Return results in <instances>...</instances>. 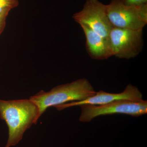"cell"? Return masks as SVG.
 I'll return each mask as SVG.
<instances>
[{
	"mask_svg": "<svg viewBox=\"0 0 147 147\" xmlns=\"http://www.w3.org/2000/svg\"><path fill=\"white\" fill-rule=\"evenodd\" d=\"M0 118L8 126L9 137L5 147L17 145L24 133L39 119L38 107L29 99L5 100L0 99Z\"/></svg>",
	"mask_w": 147,
	"mask_h": 147,
	"instance_id": "6da1fadb",
	"label": "cell"
},
{
	"mask_svg": "<svg viewBox=\"0 0 147 147\" xmlns=\"http://www.w3.org/2000/svg\"><path fill=\"white\" fill-rule=\"evenodd\" d=\"M96 93L93 87L86 79L57 86L50 91H40L30 99L36 104L39 111V117L48 108L69 102L81 101Z\"/></svg>",
	"mask_w": 147,
	"mask_h": 147,
	"instance_id": "7a4b0ae2",
	"label": "cell"
},
{
	"mask_svg": "<svg viewBox=\"0 0 147 147\" xmlns=\"http://www.w3.org/2000/svg\"><path fill=\"white\" fill-rule=\"evenodd\" d=\"M106 10L113 27L140 30L147 24V4L127 5L122 0H111Z\"/></svg>",
	"mask_w": 147,
	"mask_h": 147,
	"instance_id": "3957f363",
	"label": "cell"
},
{
	"mask_svg": "<svg viewBox=\"0 0 147 147\" xmlns=\"http://www.w3.org/2000/svg\"><path fill=\"white\" fill-rule=\"evenodd\" d=\"M80 106L82 113L79 120L82 122H89L100 116L124 114L138 117L147 113V102L144 100L139 101L121 100L103 105H83Z\"/></svg>",
	"mask_w": 147,
	"mask_h": 147,
	"instance_id": "277c9868",
	"label": "cell"
},
{
	"mask_svg": "<svg viewBox=\"0 0 147 147\" xmlns=\"http://www.w3.org/2000/svg\"><path fill=\"white\" fill-rule=\"evenodd\" d=\"M73 18L79 25L90 28L100 36L109 39L113 26L106 10V5L98 0H86L82 10L74 13Z\"/></svg>",
	"mask_w": 147,
	"mask_h": 147,
	"instance_id": "5b68a950",
	"label": "cell"
},
{
	"mask_svg": "<svg viewBox=\"0 0 147 147\" xmlns=\"http://www.w3.org/2000/svg\"><path fill=\"white\" fill-rule=\"evenodd\" d=\"M113 56L130 59L139 55L143 47V30H132L113 27L109 35Z\"/></svg>",
	"mask_w": 147,
	"mask_h": 147,
	"instance_id": "8992f818",
	"label": "cell"
},
{
	"mask_svg": "<svg viewBox=\"0 0 147 147\" xmlns=\"http://www.w3.org/2000/svg\"><path fill=\"white\" fill-rule=\"evenodd\" d=\"M127 100L131 101H139L143 100V96L141 92L137 87L128 84L125 89L120 93H110L103 91H100L96 92L94 95L81 101L64 103L57 105L55 107L59 111L65 108L80 106L83 105H101L108 104L116 100Z\"/></svg>",
	"mask_w": 147,
	"mask_h": 147,
	"instance_id": "52a82bcc",
	"label": "cell"
},
{
	"mask_svg": "<svg viewBox=\"0 0 147 147\" xmlns=\"http://www.w3.org/2000/svg\"><path fill=\"white\" fill-rule=\"evenodd\" d=\"M80 25L86 36L87 52L92 59H106L113 56L110 39L100 36L86 25Z\"/></svg>",
	"mask_w": 147,
	"mask_h": 147,
	"instance_id": "ba28073f",
	"label": "cell"
},
{
	"mask_svg": "<svg viewBox=\"0 0 147 147\" xmlns=\"http://www.w3.org/2000/svg\"><path fill=\"white\" fill-rule=\"evenodd\" d=\"M18 0H0V13L5 11L11 9L18 7Z\"/></svg>",
	"mask_w": 147,
	"mask_h": 147,
	"instance_id": "9c48e42d",
	"label": "cell"
},
{
	"mask_svg": "<svg viewBox=\"0 0 147 147\" xmlns=\"http://www.w3.org/2000/svg\"><path fill=\"white\" fill-rule=\"evenodd\" d=\"M9 11V10L5 11L0 13V35L1 34L5 28L7 18Z\"/></svg>",
	"mask_w": 147,
	"mask_h": 147,
	"instance_id": "30bf717a",
	"label": "cell"
},
{
	"mask_svg": "<svg viewBox=\"0 0 147 147\" xmlns=\"http://www.w3.org/2000/svg\"><path fill=\"white\" fill-rule=\"evenodd\" d=\"M127 5H141L147 4V0H122Z\"/></svg>",
	"mask_w": 147,
	"mask_h": 147,
	"instance_id": "8fae6325",
	"label": "cell"
}]
</instances>
